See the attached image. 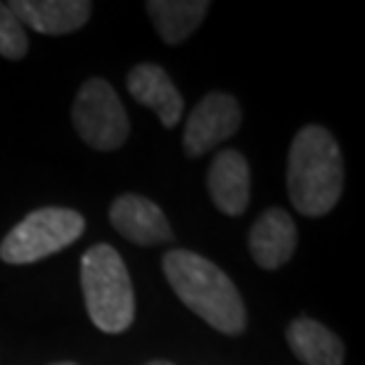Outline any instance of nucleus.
<instances>
[{"label":"nucleus","instance_id":"f257e3e1","mask_svg":"<svg viewBox=\"0 0 365 365\" xmlns=\"http://www.w3.org/2000/svg\"><path fill=\"white\" fill-rule=\"evenodd\" d=\"M162 268L180 302L214 330L223 334H240L245 330L242 294L214 261L187 250H173L164 257Z\"/></svg>","mask_w":365,"mask_h":365},{"label":"nucleus","instance_id":"f03ea898","mask_svg":"<svg viewBox=\"0 0 365 365\" xmlns=\"http://www.w3.org/2000/svg\"><path fill=\"white\" fill-rule=\"evenodd\" d=\"M287 190L304 216H323L344 190V162L334 135L323 126H304L292 140L287 159Z\"/></svg>","mask_w":365,"mask_h":365},{"label":"nucleus","instance_id":"7ed1b4c3","mask_svg":"<svg viewBox=\"0 0 365 365\" xmlns=\"http://www.w3.org/2000/svg\"><path fill=\"white\" fill-rule=\"evenodd\" d=\"M86 309L102 332L119 334L133 325L135 297L121 254L109 245H95L81 259Z\"/></svg>","mask_w":365,"mask_h":365},{"label":"nucleus","instance_id":"20e7f679","mask_svg":"<svg viewBox=\"0 0 365 365\" xmlns=\"http://www.w3.org/2000/svg\"><path fill=\"white\" fill-rule=\"evenodd\" d=\"M83 228V216L74 209H36L5 235L0 242V259L14 266L34 264L76 242Z\"/></svg>","mask_w":365,"mask_h":365},{"label":"nucleus","instance_id":"39448f33","mask_svg":"<svg viewBox=\"0 0 365 365\" xmlns=\"http://www.w3.org/2000/svg\"><path fill=\"white\" fill-rule=\"evenodd\" d=\"M71 121L81 140L100 152L121 148L130 133L126 109L105 78H91L81 86L71 105Z\"/></svg>","mask_w":365,"mask_h":365},{"label":"nucleus","instance_id":"423d86ee","mask_svg":"<svg viewBox=\"0 0 365 365\" xmlns=\"http://www.w3.org/2000/svg\"><path fill=\"white\" fill-rule=\"evenodd\" d=\"M240 123H242L240 102L228 93H209L187 116L182 150L187 157H200L214 150L218 143L228 140L240 128Z\"/></svg>","mask_w":365,"mask_h":365},{"label":"nucleus","instance_id":"0eeeda50","mask_svg":"<svg viewBox=\"0 0 365 365\" xmlns=\"http://www.w3.org/2000/svg\"><path fill=\"white\" fill-rule=\"evenodd\" d=\"M109 221L123 237L135 245L152 247L171 240V225L155 202L140 195L116 197L109 209Z\"/></svg>","mask_w":365,"mask_h":365},{"label":"nucleus","instance_id":"6e6552de","mask_svg":"<svg viewBox=\"0 0 365 365\" xmlns=\"http://www.w3.org/2000/svg\"><path fill=\"white\" fill-rule=\"evenodd\" d=\"M209 195L225 216H242L250 207L252 176L250 164L237 150L218 152L207 176Z\"/></svg>","mask_w":365,"mask_h":365},{"label":"nucleus","instance_id":"1a4fd4ad","mask_svg":"<svg viewBox=\"0 0 365 365\" xmlns=\"http://www.w3.org/2000/svg\"><path fill=\"white\" fill-rule=\"evenodd\" d=\"M297 250V225L284 209L264 211L250 230V252L257 266L273 271L284 266Z\"/></svg>","mask_w":365,"mask_h":365},{"label":"nucleus","instance_id":"9d476101","mask_svg":"<svg viewBox=\"0 0 365 365\" xmlns=\"http://www.w3.org/2000/svg\"><path fill=\"white\" fill-rule=\"evenodd\" d=\"M10 10L24 29L46 36H64L78 31L91 17L93 5L86 0H14Z\"/></svg>","mask_w":365,"mask_h":365},{"label":"nucleus","instance_id":"9b49d317","mask_svg":"<svg viewBox=\"0 0 365 365\" xmlns=\"http://www.w3.org/2000/svg\"><path fill=\"white\" fill-rule=\"evenodd\" d=\"M128 93L140 102V105L155 109L162 126L173 128L182 116V98L178 88L173 86L171 76L157 64H138L130 71Z\"/></svg>","mask_w":365,"mask_h":365},{"label":"nucleus","instance_id":"f8f14e48","mask_svg":"<svg viewBox=\"0 0 365 365\" xmlns=\"http://www.w3.org/2000/svg\"><path fill=\"white\" fill-rule=\"evenodd\" d=\"M287 341L292 351L304 365H341L344 344L330 327L318 320L297 318L287 327Z\"/></svg>","mask_w":365,"mask_h":365},{"label":"nucleus","instance_id":"ddd939ff","mask_svg":"<svg viewBox=\"0 0 365 365\" xmlns=\"http://www.w3.org/2000/svg\"><path fill=\"white\" fill-rule=\"evenodd\" d=\"M209 12L207 0H152L148 14L155 21L159 36L169 46H178L195 34Z\"/></svg>","mask_w":365,"mask_h":365},{"label":"nucleus","instance_id":"4468645a","mask_svg":"<svg viewBox=\"0 0 365 365\" xmlns=\"http://www.w3.org/2000/svg\"><path fill=\"white\" fill-rule=\"evenodd\" d=\"M29 50V38L24 24L17 19V14L10 10V5L0 3V55L7 60H21Z\"/></svg>","mask_w":365,"mask_h":365},{"label":"nucleus","instance_id":"2eb2a0df","mask_svg":"<svg viewBox=\"0 0 365 365\" xmlns=\"http://www.w3.org/2000/svg\"><path fill=\"white\" fill-rule=\"evenodd\" d=\"M148 365H173V363H169V361H152Z\"/></svg>","mask_w":365,"mask_h":365},{"label":"nucleus","instance_id":"dca6fc26","mask_svg":"<svg viewBox=\"0 0 365 365\" xmlns=\"http://www.w3.org/2000/svg\"><path fill=\"white\" fill-rule=\"evenodd\" d=\"M55 365H76V363H55Z\"/></svg>","mask_w":365,"mask_h":365}]
</instances>
